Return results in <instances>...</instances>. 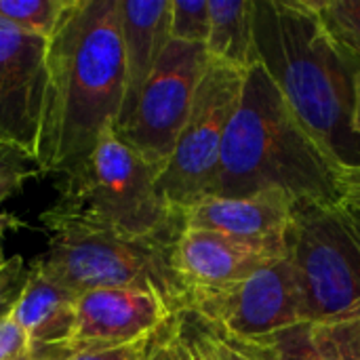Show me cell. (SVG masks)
<instances>
[{"label":"cell","instance_id":"13","mask_svg":"<svg viewBox=\"0 0 360 360\" xmlns=\"http://www.w3.org/2000/svg\"><path fill=\"white\" fill-rule=\"evenodd\" d=\"M297 205L283 190H259L249 196H209L188 207L184 228L211 230L247 240L289 243Z\"/></svg>","mask_w":360,"mask_h":360},{"label":"cell","instance_id":"5","mask_svg":"<svg viewBox=\"0 0 360 360\" xmlns=\"http://www.w3.org/2000/svg\"><path fill=\"white\" fill-rule=\"evenodd\" d=\"M46 251L34 259L74 293L91 289H141L165 297L175 312L186 308V289L173 268L177 238L124 236L103 228L68 221L44 211Z\"/></svg>","mask_w":360,"mask_h":360},{"label":"cell","instance_id":"22","mask_svg":"<svg viewBox=\"0 0 360 360\" xmlns=\"http://www.w3.org/2000/svg\"><path fill=\"white\" fill-rule=\"evenodd\" d=\"M40 175L42 171L34 158L0 146V205L13 194H17L25 181Z\"/></svg>","mask_w":360,"mask_h":360},{"label":"cell","instance_id":"24","mask_svg":"<svg viewBox=\"0 0 360 360\" xmlns=\"http://www.w3.org/2000/svg\"><path fill=\"white\" fill-rule=\"evenodd\" d=\"M30 278V266L23 257L15 255L0 268V321L11 319Z\"/></svg>","mask_w":360,"mask_h":360},{"label":"cell","instance_id":"4","mask_svg":"<svg viewBox=\"0 0 360 360\" xmlns=\"http://www.w3.org/2000/svg\"><path fill=\"white\" fill-rule=\"evenodd\" d=\"M162 171L124 143L116 129H105L89 156L57 177L59 196L46 211L124 236L177 238L184 217L160 190Z\"/></svg>","mask_w":360,"mask_h":360},{"label":"cell","instance_id":"2","mask_svg":"<svg viewBox=\"0 0 360 360\" xmlns=\"http://www.w3.org/2000/svg\"><path fill=\"white\" fill-rule=\"evenodd\" d=\"M344 167L300 120L262 61L251 68L226 133L215 196L274 188L297 207H327L344 200Z\"/></svg>","mask_w":360,"mask_h":360},{"label":"cell","instance_id":"16","mask_svg":"<svg viewBox=\"0 0 360 360\" xmlns=\"http://www.w3.org/2000/svg\"><path fill=\"white\" fill-rule=\"evenodd\" d=\"M253 0H209L211 30L205 42L209 61L249 72L259 63Z\"/></svg>","mask_w":360,"mask_h":360},{"label":"cell","instance_id":"32","mask_svg":"<svg viewBox=\"0 0 360 360\" xmlns=\"http://www.w3.org/2000/svg\"><path fill=\"white\" fill-rule=\"evenodd\" d=\"M175 319V316H173ZM171 319V321H173ZM171 321L162 327V331H160V335H158V340L154 342V346L143 354V359L141 360H160V354H162V344H165V338H167V331H169V325H171Z\"/></svg>","mask_w":360,"mask_h":360},{"label":"cell","instance_id":"28","mask_svg":"<svg viewBox=\"0 0 360 360\" xmlns=\"http://www.w3.org/2000/svg\"><path fill=\"white\" fill-rule=\"evenodd\" d=\"M342 190H344V202L360 211V162L344 167Z\"/></svg>","mask_w":360,"mask_h":360},{"label":"cell","instance_id":"18","mask_svg":"<svg viewBox=\"0 0 360 360\" xmlns=\"http://www.w3.org/2000/svg\"><path fill=\"white\" fill-rule=\"evenodd\" d=\"M264 360H335L316 342L312 323H297L259 340H243Z\"/></svg>","mask_w":360,"mask_h":360},{"label":"cell","instance_id":"9","mask_svg":"<svg viewBox=\"0 0 360 360\" xmlns=\"http://www.w3.org/2000/svg\"><path fill=\"white\" fill-rule=\"evenodd\" d=\"M184 312L196 316L213 333L236 340H259L308 323L289 255L240 283L190 293Z\"/></svg>","mask_w":360,"mask_h":360},{"label":"cell","instance_id":"1","mask_svg":"<svg viewBox=\"0 0 360 360\" xmlns=\"http://www.w3.org/2000/svg\"><path fill=\"white\" fill-rule=\"evenodd\" d=\"M127 70L118 0H70L46 44V89L38 165L63 175L116 129Z\"/></svg>","mask_w":360,"mask_h":360},{"label":"cell","instance_id":"17","mask_svg":"<svg viewBox=\"0 0 360 360\" xmlns=\"http://www.w3.org/2000/svg\"><path fill=\"white\" fill-rule=\"evenodd\" d=\"M314 6L331 42L360 72V0H314Z\"/></svg>","mask_w":360,"mask_h":360},{"label":"cell","instance_id":"10","mask_svg":"<svg viewBox=\"0 0 360 360\" xmlns=\"http://www.w3.org/2000/svg\"><path fill=\"white\" fill-rule=\"evenodd\" d=\"M46 44L49 40L0 19V146L36 162L46 89Z\"/></svg>","mask_w":360,"mask_h":360},{"label":"cell","instance_id":"7","mask_svg":"<svg viewBox=\"0 0 360 360\" xmlns=\"http://www.w3.org/2000/svg\"><path fill=\"white\" fill-rule=\"evenodd\" d=\"M247 74L207 63L188 122L160 175V190L175 211L184 213L198 200L215 196L226 133L240 105Z\"/></svg>","mask_w":360,"mask_h":360},{"label":"cell","instance_id":"3","mask_svg":"<svg viewBox=\"0 0 360 360\" xmlns=\"http://www.w3.org/2000/svg\"><path fill=\"white\" fill-rule=\"evenodd\" d=\"M259 61L300 120L344 165L359 70L327 36L314 0H266L255 6Z\"/></svg>","mask_w":360,"mask_h":360},{"label":"cell","instance_id":"27","mask_svg":"<svg viewBox=\"0 0 360 360\" xmlns=\"http://www.w3.org/2000/svg\"><path fill=\"white\" fill-rule=\"evenodd\" d=\"M213 338H215V342H217V346H219V350L226 356V360H264L249 344H245L243 340L226 338V335H217V333H213Z\"/></svg>","mask_w":360,"mask_h":360},{"label":"cell","instance_id":"25","mask_svg":"<svg viewBox=\"0 0 360 360\" xmlns=\"http://www.w3.org/2000/svg\"><path fill=\"white\" fill-rule=\"evenodd\" d=\"M0 360H38L30 338L13 316L0 321Z\"/></svg>","mask_w":360,"mask_h":360},{"label":"cell","instance_id":"11","mask_svg":"<svg viewBox=\"0 0 360 360\" xmlns=\"http://www.w3.org/2000/svg\"><path fill=\"white\" fill-rule=\"evenodd\" d=\"M175 314L179 312L152 291L114 287L84 291L78 295L70 354L139 342L165 327Z\"/></svg>","mask_w":360,"mask_h":360},{"label":"cell","instance_id":"20","mask_svg":"<svg viewBox=\"0 0 360 360\" xmlns=\"http://www.w3.org/2000/svg\"><path fill=\"white\" fill-rule=\"evenodd\" d=\"M70 0H0V19L17 30L49 40Z\"/></svg>","mask_w":360,"mask_h":360},{"label":"cell","instance_id":"23","mask_svg":"<svg viewBox=\"0 0 360 360\" xmlns=\"http://www.w3.org/2000/svg\"><path fill=\"white\" fill-rule=\"evenodd\" d=\"M160 360H205L196 338L194 321L188 312L175 314L169 325Z\"/></svg>","mask_w":360,"mask_h":360},{"label":"cell","instance_id":"15","mask_svg":"<svg viewBox=\"0 0 360 360\" xmlns=\"http://www.w3.org/2000/svg\"><path fill=\"white\" fill-rule=\"evenodd\" d=\"M127 89L116 131L129 120L143 84L171 42V0H118Z\"/></svg>","mask_w":360,"mask_h":360},{"label":"cell","instance_id":"31","mask_svg":"<svg viewBox=\"0 0 360 360\" xmlns=\"http://www.w3.org/2000/svg\"><path fill=\"white\" fill-rule=\"evenodd\" d=\"M19 226H23V224L19 221V217H15L13 213H2V211H0V268H2V264L6 262V259L2 257V238H4V234H6L8 230L19 228Z\"/></svg>","mask_w":360,"mask_h":360},{"label":"cell","instance_id":"12","mask_svg":"<svg viewBox=\"0 0 360 360\" xmlns=\"http://www.w3.org/2000/svg\"><path fill=\"white\" fill-rule=\"evenodd\" d=\"M289 243L247 240L211 230L184 228L173 249V268L186 289V297L240 283L259 270L283 262Z\"/></svg>","mask_w":360,"mask_h":360},{"label":"cell","instance_id":"26","mask_svg":"<svg viewBox=\"0 0 360 360\" xmlns=\"http://www.w3.org/2000/svg\"><path fill=\"white\" fill-rule=\"evenodd\" d=\"M162 327L139 340V342H133V344H127V346H118V348H108V350H86V352H76L72 354L68 360H141L143 354L154 346V342L158 340Z\"/></svg>","mask_w":360,"mask_h":360},{"label":"cell","instance_id":"6","mask_svg":"<svg viewBox=\"0 0 360 360\" xmlns=\"http://www.w3.org/2000/svg\"><path fill=\"white\" fill-rule=\"evenodd\" d=\"M306 321H321L360 300V211L342 202L297 207L289 236Z\"/></svg>","mask_w":360,"mask_h":360},{"label":"cell","instance_id":"29","mask_svg":"<svg viewBox=\"0 0 360 360\" xmlns=\"http://www.w3.org/2000/svg\"><path fill=\"white\" fill-rule=\"evenodd\" d=\"M190 316H192V314H190ZM192 321H194V329H196V338H198V344H200L202 359L226 360V356L221 354V350H219V346H217V342H215V338H213V333H211L196 316H192Z\"/></svg>","mask_w":360,"mask_h":360},{"label":"cell","instance_id":"30","mask_svg":"<svg viewBox=\"0 0 360 360\" xmlns=\"http://www.w3.org/2000/svg\"><path fill=\"white\" fill-rule=\"evenodd\" d=\"M350 131L354 137H360V72L354 76V105H352Z\"/></svg>","mask_w":360,"mask_h":360},{"label":"cell","instance_id":"8","mask_svg":"<svg viewBox=\"0 0 360 360\" xmlns=\"http://www.w3.org/2000/svg\"><path fill=\"white\" fill-rule=\"evenodd\" d=\"M209 55L202 44L171 40L143 84L129 120L116 131L135 152L167 167L188 122Z\"/></svg>","mask_w":360,"mask_h":360},{"label":"cell","instance_id":"14","mask_svg":"<svg viewBox=\"0 0 360 360\" xmlns=\"http://www.w3.org/2000/svg\"><path fill=\"white\" fill-rule=\"evenodd\" d=\"M78 293L61 285L38 264H30L25 291L13 312V321L30 338L38 360H68L76 323Z\"/></svg>","mask_w":360,"mask_h":360},{"label":"cell","instance_id":"19","mask_svg":"<svg viewBox=\"0 0 360 360\" xmlns=\"http://www.w3.org/2000/svg\"><path fill=\"white\" fill-rule=\"evenodd\" d=\"M316 342L335 360H360V300L321 321H310Z\"/></svg>","mask_w":360,"mask_h":360},{"label":"cell","instance_id":"21","mask_svg":"<svg viewBox=\"0 0 360 360\" xmlns=\"http://www.w3.org/2000/svg\"><path fill=\"white\" fill-rule=\"evenodd\" d=\"M209 30V0H171V40L205 46Z\"/></svg>","mask_w":360,"mask_h":360}]
</instances>
